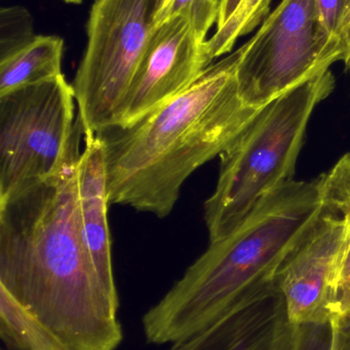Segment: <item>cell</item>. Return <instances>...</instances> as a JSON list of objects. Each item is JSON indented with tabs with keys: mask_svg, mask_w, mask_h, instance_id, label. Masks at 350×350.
Wrapping results in <instances>:
<instances>
[{
	"mask_svg": "<svg viewBox=\"0 0 350 350\" xmlns=\"http://www.w3.org/2000/svg\"><path fill=\"white\" fill-rule=\"evenodd\" d=\"M240 55L242 47L162 106L96 135L104 148L110 204L166 217L186 179L252 123L263 108L240 96Z\"/></svg>",
	"mask_w": 350,
	"mask_h": 350,
	"instance_id": "cell-2",
	"label": "cell"
},
{
	"mask_svg": "<svg viewBox=\"0 0 350 350\" xmlns=\"http://www.w3.org/2000/svg\"><path fill=\"white\" fill-rule=\"evenodd\" d=\"M0 339L6 350H71L2 287Z\"/></svg>",
	"mask_w": 350,
	"mask_h": 350,
	"instance_id": "cell-13",
	"label": "cell"
},
{
	"mask_svg": "<svg viewBox=\"0 0 350 350\" xmlns=\"http://www.w3.org/2000/svg\"><path fill=\"white\" fill-rule=\"evenodd\" d=\"M349 285H350V251L349 253H347V258H345V263H343L342 269H341L339 290H340L341 288Z\"/></svg>",
	"mask_w": 350,
	"mask_h": 350,
	"instance_id": "cell-23",
	"label": "cell"
},
{
	"mask_svg": "<svg viewBox=\"0 0 350 350\" xmlns=\"http://www.w3.org/2000/svg\"><path fill=\"white\" fill-rule=\"evenodd\" d=\"M345 57L343 43L323 26L318 0H282L242 46L240 96L248 106L264 108Z\"/></svg>",
	"mask_w": 350,
	"mask_h": 350,
	"instance_id": "cell-6",
	"label": "cell"
},
{
	"mask_svg": "<svg viewBox=\"0 0 350 350\" xmlns=\"http://www.w3.org/2000/svg\"><path fill=\"white\" fill-rule=\"evenodd\" d=\"M318 178L324 209L343 218L350 230V153Z\"/></svg>",
	"mask_w": 350,
	"mask_h": 350,
	"instance_id": "cell-15",
	"label": "cell"
},
{
	"mask_svg": "<svg viewBox=\"0 0 350 350\" xmlns=\"http://www.w3.org/2000/svg\"><path fill=\"white\" fill-rule=\"evenodd\" d=\"M343 44L345 46V57L343 62H345L347 67L350 70V25L345 33V39H343Z\"/></svg>",
	"mask_w": 350,
	"mask_h": 350,
	"instance_id": "cell-25",
	"label": "cell"
},
{
	"mask_svg": "<svg viewBox=\"0 0 350 350\" xmlns=\"http://www.w3.org/2000/svg\"><path fill=\"white\" fill-rule=\"evenodd\" d=\"M84 151L77 165L78 211L88 252L103 287L116 306L118 294L113 275L109 202L104 148L96 135H84Z\"/></svg>",
	"mask_w": 350,
	"mask_h": 350,
	"instance_id": "cell-11",
	"label": "cell"
},
{
	"mask_svg": "<svg viewBox=\"0 0 350 350\" xmlns=\"http://www.w3.org/2000/svg\"><path fill=\"white\" fill-rule=\"evenodd\" d=\"M324 212L320 178L291 180L265 196L207 250L142 318L149 345H172L234 308L277 292V277Z\"/></svg>",
	"mask_w": 350,
	"mask_h": 350,
	"instance_id": "cell-3",
	"label": "cell"
},
{
	"mask_svg": "<svg viewBox=\"0 0 350 350\" xmlns=\"http://www.w3.org/2000/svg\"><path fill=\"white\" fill-rule=\"evenodd\" d=\"M220 4L221 0H171L154 26L170 16H182L201 38L208 40V33L214 24H217Z\"/></svg>",
	"mask_w": 350,
	"mask_h": 350,
	"instance_id": "cell-17",
	"label": "cell"
},
{
	"mask_svg": "<svg viewBox=\"0 0 350 350\" xmlns=\"http://www.w3.org/2000/svg\"><path fill=\"white\" fill-rule=\"evenodd\" d=\"M271 0H240L227 22L216 29L211 38L205 41V51L210 61L232 51L236 40L252 32L269 12Z\"/></svg>",
	"mask_w": 350,
	"mask_h": 350,
	"instance_id": "cell-14",
	"label": "cell"
},
{
	"mask_svg": "<svg viewBox=\"0 0 350 350\" xmlns=\"http://www.w3.org/2000/svg\"><path fill=\"white\" fill-rule=\"evenodd\" d=\"M297 327L286 314L281 292L244 304L166 350H294Z\"/></svg>",
	"mask_w": 350,
	"mask_h": 350,
	"instance_id": "cell-10",
	"label": "cell"
},
{
	"mask_svg": "<svg viewBox=\"0 0 350 350\" xmlns=\"http://www.w3.org/2000/svg\"><path fill=\"white\" fill-rule=\"evenodd\" d=\"M156 0H95L71 84L84 135L121 124L129 86L153 32Z\"/></svg>",
	"mask_w": 350,
	"mask_h": 350,
	"instance_id": "cell-5",
	"label": "cell"
},
{
	"mask_svg": "<svg viewBox=\"0 0 350 350\" xmlns=\"http://www.w3.org/2000/svg\"><path fill=\"white\" fill-rule=\"evenodd\" d=\"M62 1L69 4H80L82 1H84V0H62Z\"/></svg>",
	"mask_w": 350,
	"mask_h": 350,
	"instance_id": "cell-26",
	"label": "cell"
},
{
	"mask_svg": "<svg viewBox=\"0 0 350 350\" xmlns=\"http://www.w3.org/2000/svg\"><path fill=\"white\" fill-rule=\"evenodd\" d=\"M205 41L182 16L155 25L119 125L134 122L188 88L212 65Z\"/></svg>",
	"mask_w": 350,
	"mask_h": 350,
	"instance_id": "cell-9",
	"label": "cell"
},
{
	"mask_svg": "<svg viewBox=\"0 0 350 350\" xmlns=\"http://www.w3.org/2000/svg\"><path fill=\"white\" fill-rule=\"evenodd\" d=\"M318 8L327 32L343 43L350 25V0H318Z\"/></svg>",
	"mask_w": 350,
	"mask_h": 350,
	"instance_id": "cell-18",
	"label": "cell"
},
{
	"mask_svg": "<svg viewBox=\"0 0 350 350\" xmlns=\"http://www.w3.org/2000/svg\"><path fill=\"white\" fill-rule=\"evenodd\" d=\"M240 2V0H221L219 18H218L217 28L216 29L220 28L227 22L228 18L234 14Z\"/></svg>",
	"mask_w": 350,
	"mask_h": 350,
	"instance_id": "cell-22",
	"label": "cell"
},
{
	"mask_svg": "<svg viewBox=\"0 0 350 350\" xmlns=\"http://www.w3.org/2000/svg\"><path fill=\"white\" fill-rule=\"evenodd\" d=\"M64 40L37 35L23 49L0 59V96L62 75Z\"/></svg>",
	"mask_w": 350,
	"mask_h": 350,
	"instance_id": "cell-12",
	"label": "cell"
},
{
	"mask_svg": "<svg viewBox=\"0 0 350 350\" xmlns=\"http://www.w3.org/2000/svg\"><path fill=\"white\" fill-rule=\"evenodd\" d=\"M171 0H156L155 1V8H154L153 12V26L155 24L158 18H160V14H162L164 10H166V6H168V2Z\"/></svg>",
	"mask_w": 350,
	"mask_h": 350,
	"instance_id": "cell-24",
	"label": "cell"
},
{
	"mask_svg": "<svg viewBox=\"0 0 350 350\" xmlns=\"http://www.w3.org/2000/svg\"><path fill=\"white\" fill-rule=\"evenodd\" d=\"M63 74L0 96V200L47 179L84 137Z\"/></svg>",
	"mask_w": 350,
	"mask_h": 350,
	"instance_id": "cell-7",
	"label": "cell"
},
{
	"mask_svg": "<svg viewBox=\"0 0 350 350\" xmlns=\"http://www.w3.org/2000/svg\"><path fill=\"white\" fill-rule=\"evenodd\" d=\"M330 324L332 328L331 350H350V326L335 319L331 320Z\"/></svg>",
	"mask_w": 350,
	"mask_h": 350,
	"instance_id": "cell-21",
	"label": "cell"
},
{
	"mask_svg": "<svg viewBox=\"0 0 350 350\" xmlns=\"http://www.w3.org/2000/svg\"><path fill=\"white\" fill-rule=\"evenodd\" d=\"M331 312H332V319L339 321L347 326H350V285L345 286L339 290L338 296L333 304Z\"/></svg>",
	"mask_w": 350,
	"mask_h": 350,
	"instance_id": "cell-20",
	"label": "cell"
},
{
	"mask_svg": "<svg viewBox=\"0 0 350 350\" xmlns=\"http://www.w3.org/2000/svg\"><path fill=\"white\" fill-rule=\"evenodd\" d=\"M331 324L297 327L294 350H331Z\"/></svg>",
	"mask_w": 350,
	"mask_h": 350,
	"instance_id": "cell-19",
	"label": "cell"
},
{
	"mask_svg": "<svg viewBox=\"0 0 350 350\" xmlns=\"http://www.w3.org/2000/svg\"><path fill=\"white\" fill-rule=\"evenodd\" d=\"M349 250V224L324 209L310 234L288 257L277 277V289L292 326L331 322L341 269Z\"/></svg>",
	"mask_w": 350,
	"mask_h": 350,
	"instance_id": "cell-8",
	"label": "cell"
},
{
	"mask_svg": "<svg viewBox=\"0 0 350 350\" xmlns=\"http://www.w3.org/2000/svg\"><path fill=\"white\" fill-rule=\"evenodd\" d=\"M335 88L330 70L265 106L224 150L219 177L205 203L210 242L234 232L262 198L294 180L310 117Z\"/></svg>",
	"mask_w": 350,
	"mask_h": 350,
	"instance_id": "cell-4",
	"label": "cell"
},
{
	"mask_svg": "<svg viewBox=\"0 0 350 350\" xmlns=\"http://www.w3.org/2000/svg\"><path fill=\"white\" fill-rule=\"evenodd\" d=\"M34 33L32 14L24 6L12 5L0 10V59L12 55L31 42Z\"/></svg>",
	"mask_w": 350,
	"mask_h": 350,
	"instance_id": "cell-16",
	"label": "cell"
},
{
	"mask_svg": "<svg viewBox=\"0 0 350 350\" xmlns=\"http://www.w3.org/2000/svg\"><path fill=\"white\" fill-rule=\"evenodd\" d=\"M76 142L59 172L0 200V287L71 350H116L118 308L101 283L78 211Z\"/></svg>",
	"mask_w": 350,
	"mask_h": 350,
	"instance_id": "cell-1",
	"label": "cell"
}]
</instances>
